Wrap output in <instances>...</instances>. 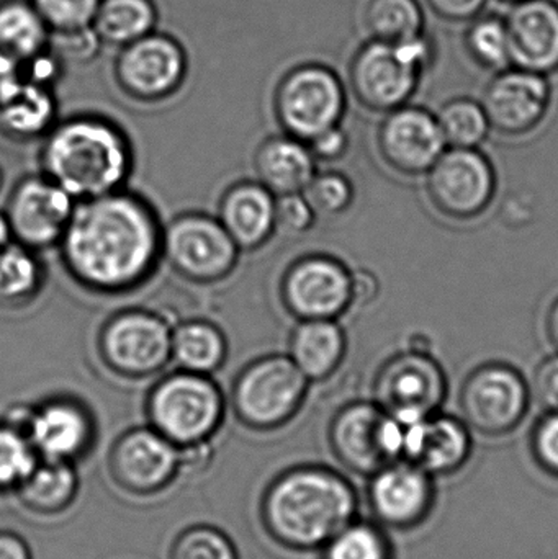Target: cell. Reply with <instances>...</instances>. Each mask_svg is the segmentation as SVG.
Masks as SVG:
<instances>
[{
  "label": "cell",
  "instance_id": "cell-46",
  "mask_svg": "<svg viewBox=\"0 0 558 559\" xmlns=\"http://www.w3.org/2000/svg\"><path fill=\"white\" fill-rule=\"evenodd\" d=\"M22 74H20L19 64L15 58L0 51V105L5 104L23 84Z\"/></svg>",
  "mask_w": 558,
  "mask_h": 559
},
{
  "label": "cell",
  "instance_id": "cell-3",
  "mask_svg": "<svg viewBox=\"0 0 558 559\" xmlns=\"http://www.w3.org/2000/svg\"><path fill=\"white\" fill-rule=\"evenodd\" d=\"M39 169L75 202L97 199L127 189L134 170L133 144L114 121L79 115L46 134Z\"/></svg>",
  "mask_w": 558,
  "mask_h": 559
},
{
  "label": "cell",
  "instance_id": "cell-51",
  "mask_svg": "<svg viewBox=\"0 0 558 559\" xmlns=\"http://www.w3.org/2000/svg\"><path fill=\"white\" fill-rule=\"evenodd\" d=\"M2 186H3V173H2V169H0V190H2Z\"/></svg>",
  "mask_w": 558,
  "mask_h": 559
},
{
  "label": "cell",
  "instance_id": "cell-39",
  "mask_svg": "<svg viewBox=\"0 0 558 559\" xmlns=\"http://www.w3.org/2000/svg\"><path fill=\"white\" fill-rule=\"evenodd\" d=\"M304 195L318 218H336L349 212L356 192L346 174L340 170H323L314 174L304 190Z\"/></svg>",
  "mask_w": 558,
  "mask_h": 559
},
{
  "label": "cell",
  "instance_id": "cell-1",
  "mask_svg": "<svg viewBox=\"0 0 558 559\" xmlns=\"http://www.w3.org/2000/svg\"><path fill=\"white\" fill-rule=\"evenodd\" d=\"M164 225L144 197L123 189L75 203L58 245L62 267L95 295L141 288L163 262Z\"/></svg>",
  "mask_w": 558,
  "mask_h": 559
},
{
  "label": "cell",
  "instance_id": "cell-22",
  "mask_svg": "<svg viewBox=\"0 0 558 559\" xmlns=\"http://www.w3.org/2000/svg\"><path fill=\"white\" fill-rule=\"evenodd\" d=\"M508 38L513 68L537 74L558 71V3L521 0L508 13Z\"/></svg>",
  "mask_w": 558,
  "mask_h": 559
},
{
  "label": "cell",
  "instance_id": "cell-8",
  "mask_svg": "<svg viewBox=\"0 0 558 559\" xmlns=\"http://www.w3.org/2000/svg\"><path fill=\"white\" fill-rule=\"evenodd\" d=\"M405 424L383 411L376 401H353L336 411L328 429V442L337 462L370 476L403 459Z\"/></svg>",
  "mask_w": 558,
  "mask_h": 559
},
{
  "label": "cell",
  "instance_id": "cell-45",
  "mask_svg": "<svg viewBox=\"0 0 558 559\" xmlns=\"http://www.w3.org/2000/svg\"><path fill=\"white\" fill-rule=\"evenodd\" d=\"M431 12L451 23H467L480 15L487 0H426Z\"/></svg>",
  "mask_w": 558,
  "mask_h": 559
},
{
  "label": "cell",
  "instance_id": "cell-36",
  "mask_svg": "<svg viewBox=\"0 0 558 559\" xmlns=\"http://www.w3.org/2000/svg\"><path fill=\"white\" fill-rule=\"evenodd\" d=\"M43 19L36 10L12 3L0 10V51L13 58H28L45 41Z\"/></svg>",
  "mask_w": 558,
  "mask_h": 559
},
{
  "label": "cell",
  "instance_id": "cell-2",
  "mask_svg": "<svg viewBox=\"0 0 558 559\" xmlns=\"http://www.w3.org/2000/svg\"><path fill=\"white\" fill-rule=\"evenodd\" d=\"M353 483L324 465H297L278 473L262 492L259 515L274 544L288 551H320L356 521Z\"/></svg>",
  "mask_w": 558,
  "mask_h": 559
},
{
  "label": "cell",
  "instance_id": "cell-5",
  "mask_svg": "<svg viewBox=\"0 0 558 559\" xmlns=\"http://www.w3.org/2000/svg\"><path fill=\"white\" fill-rule=\"evenodd\" d=\"M435 59V41L426 33L402 43L370 39L351 62V91L367 110L389 114L409 104Z\"/></svg>",
  "mask_w": 558,
  "mask_h": 559
},
{
  "label": "cell",
  "instance_id": "cell-47",
  "mask_svg": "<svg viewBox=\"0 0 558 559\" xmlns=\"http://www.w3.org/2000/svg\"><path fill=\"white\" fill-rule=\"evenodd\" d=\"M379 280L369 271H353V308L370 305L379 295Z\"/></svg>",
  "mask_w": 558,
  "mask_h": 559
},
{
  "label": "cell",
  "instance_id": "cell-7",
  "mask_svg": "<svg viewBox=\"0 0 558 559\" xmlns=\"http://www.w3.org/2000/svg\"><path fill=\"white\" fill-rule=\"evenodd\" d=\"M97 352L110 373L124 380H147L173 360V325L151 309H120L98 329Z\"/></svg>",
  "mask_w": 558,
  "mask_h": 559
},
{
  "label": "cell",
  "instance_id": "cell-44",
  "mask_svg": "<svg viewBox=\"0 0 558 559\" xmlns=\"http://www.w3.org/2000/svg\"><path fill=\"white\" fill-rule=\"evenodd\" d=\"M311 154L317 163L333 164L343 159L349 151V134L343 128L336 127L324 133L318 134L313 140L308 141Z\"/></svg>",
  "mask_w": 558,
  "mask_h": 559
},
{
  "label": "cell",
  "instance_id": "cell-17",
  "mask_svg": "<svg viewBox=\"0 0 558 559\" xmlns=\"http://www.w3.org/2000/svg\"><path fill=\"white\" fill-rule=\"evenodd\" d=\"M75 203L66 190L43 174L23 177L13 187L3 212L13 241L35 252L58 248Z\"/></svg>",
  "mask_w": 558,
  "mask_h": 559
},
{
  "label": "cell",
  "instance_id": "cell-16",
  "mask_svg": "<svg viewBox=\"0 0 558 559\" xmlns=\"http://www.w3.org/2000/svg\"><path fill=\"white\" fill-rule=\"evenodd\" d=\"M278 295L285 311L297 321H337L353 309V271L334 255L305 254L285 269Z\"/></svg>",
  "mask_w": 558,
  "mask_h": 559
},
{
  "label": "cell",
  "instance_id": "cell-49",
  "mask_svg": "<svg viewBox=\"0 0 558 559\" xmlns=\"http://www.w3.org/2000/svg\"><path fill=\"white\" fill-rule=\"evenodd\" d=\"M546 334L550 344L558 352V298L550 305L546 316Z\"/></svg>",
  "mask_w": 558,
  "mask_h": 559
},
{
  "label": "cell",
  "instance_id": "cell-11",
  "mask_svg": "<svg viewBox=\"0 0 558 559\" xmlns=\"http://www.w3.org/2000/svg\"><path fill=\"white\" fill-rule=\"evenodd\" d=\"M449 383L442 365L428 348L412 347L387 358L373 378V401L400 423L439 413Z\"/></svg>",
  "mask_w": 558,
  "mask_h": 559
},
{
  "label": "cell",
  "instance_id": "cell-29",
  "mask_svg": "<svg viewBox=\"0 0 558 559\" xmlns=\"http://www.w3.org/2000/svg\"><path fill=\"white\" fill-rule=\"evenodd\" d=\"M56 124V102L45 85L25 81L0 105V130L13 140L45 138Z\"/></svg>",
  "mask_w": 558,
  "mask_h": 559
},
{
  "label": "cell",
  "instance_id": "cell-41",
  "mask_svg": "<svg viewBox=\"0 0 558 559\" xmlns=\"http://www.w3.org/2000/svg\"><path fill=\"white\" fill-rule=\"evenodd\" d=\"M35 5L43 22L72 32L95 19L100 0H35Z\"/></svg>",
  "mask_w": 558,
  "mask_h": 559
},
{
  "label": "cell",
  "instance_id": "cell-32",
  "mask_svg": "<svg viewBox=\"0 0 558 559\" xmlns=\"http://www.w3.org/2000/svg\"><path fill=\"white\" fill-rule=\"evenodd\" d=\"M320 554L321 559H395L387 528L359 518L337 532Z\"/></svg>",
  "mask_w": 558,
  "mask_h": 559
},
{
  "label": "cell",
  "instance_id": "cell-35",
  "mask_svg": "<svg viewBox=\"0 0 558 559\" xmlns=\"http://www.w3.org/2000/svg\"><path fill=\"white\" fill-rule=\"evenodd\" d=\"M465 32V49L478 68L500 72L511 68L507 22L497 15H478Z\"/></svg>",
  "mask_w": 558,
  "mask_h": 559
},
{
  "label": "cell",
  "instance_id": "cell-52",
  "mask_svg": "<svg viewBox=\"0 0 558 559\" xmlns=\"http://www.w3.org/2000/svg\"><path fill=\"white\" fill-rule=\"evenodd\" d=\"M503 2L517 3V2H521V0H503Z\"/></svg>",
  "mask_w": 558,
  "mask_h": 559
},
{
  "label": "cell",
  "instance_id": "cell-43",
  "mask_svg": "<svg viewBox=\"0 0 558 559\" xmlns=\"http://www.w3.org/2000/svg\"><path fill=\"white\" fill-rule=\"evenodd\" d=\"M531 393L546 411H558V352L544 358L534 371Z\"/></svg>",
  "mask_w": 558,
  "mask_h": 559
},
{
  "label": "cell",
  "instance_id": "cell-27",
  "mask_svg": "<svg viewBox=\"0 0 558 559\" xmlns=\"http://www.w3.org/2000/svg\"><path fill=\"white\" fill-rule=\"evenodd\" d=\"M16 491L28 511L52 518L72 508L81 491V478L75 463L39 460Z\"/></svg>",
  "mask_w": 558,
  "mask_h": 559
},
{
  "label": "cell",
  "instance_id": "cell-19",
  "mask_svg": "<svg viewBox=\"0 0 558 559\" xmlns=\"http://www.w3.org/2000/svg\"><path fill=\"white\" fill-rule=\"evenodd\" d=\"M550 100L547 75L511 66L488 82L480 104L491 130L503 136H524L543 123Z\"/></svg>",
  "mask_w": 558,
  "mask_h": 559
},
{
  "label": "cell",
  "instance_id": "cell-20",
  "mask_svg": "<svg viewBox=\"0 0 558 559\" xmlns=\"http://www.w3.org/2000/svg\"><path fill=\"white\" fill-rule=\"evenodd\" d=\"M377 144L387 166L408 177L426 176L448 150L436 115L409 104L385 114Z\"/></svg>",
  "mask_w": 558,
  "mask_h": 559
},
{
  "label": "cell",
  "instance_id": "cell-6",
  "mask_svg": "<svg viewBox=\"0 0 558 559\" xmlns=\"http://www.w3.org/2000/svg\"><path fill=\"white\" fill-rule=\"evenodd\" d=\"M310 384L287 354L262 355L236 374L229 407L246 429L274 432L298 416Z\"/></svg>",
  "mask_w": 558,
  "mask_h": 559
},
{
  "label": "cell",
  "instance_id": "cell-28",
  "mask_svg": "<svg viewBox=\"0 0 558 559\" xmlns=\"http://www.w3.org/2000/svg\"><path fill=\"white\" fill-rule=\"evenodd\" d=\"M228 354V338L215 322L187 319L173 325V361L180 370L212 377L222 370Z\"/></svg>",
  "mask_w": 558,
  "mask_h": 559
},
{
  "label": "cell",
  "instance_id": "cell-9",
  "mask_svg": "<svg viewBox=\"0 0 558 559\" xmlns=\"http://www.w3.org/2000/svg\"><path fill=\"white\" fill-rule=\"evenodd\" d=\"M239 255L225 226L209 213H180L164 225L163 261L187 282H223L238 267Z\"/></svg>",
  "mask_w": 558,
  "mask_h": 559
},
{
  "label": "cell",
  "instance_id": "cell-21",
  "mask_svg": "<svg viewBox=\"0 0 558 559\" xmlns=\"http://www.w3.org/2000/svg\"><path fill=\"white\" fill-rule=\"evenodd\" d=\"M474 450L472 429L464 419L436 413L405 424L403 459L438 478L467 465Z\"/></svg>",
  "mask_w": 558,
  "mask_h": 559
},
{
  "label": "cell",
  "instance_id": "cell-10",
  "mask_svg": "<svg viewBox=\"0 0 558 559\" xmlns=\"http://www.w3.org/2000/svg\"><path fill=\"white\" fill-rule=\"evenodd\" d=\"M531 384L504 361L478 365L459 391L462 419L475 432L503 437L517 430L530 413Z\"/></svg>",
  "mask_w": 558,
  "mask_h": 559
},
{
  "label": "cell",
  "instance_id": "cell-14",
  "mask_svg": "<svg viewBox=\"0 0 558 559\" xmlns=\"http://www.w3.org/2000/svg\"><path fill=\"white\" fill-rule=\"evenodd\" d=\"M7 423L25 433L39 460L78 463L97 439L94 414L74 396H52L36 406H20Z\"/></svg>",
  "mask_w": 558,
  "mask_h": 559
},
{
  "label": "cell",
  "instance_id": "cell-23",
  "mask_svg": "<svg viewBox=\"0 0 558 559\" xmlns=\"http://www.w3.org/2000/svg\"><path fill=\"white\" fill-rule=\"evenodd\" d=\"M183 68L176 43L163 36H143L128 45L117 72L124 92L140 100H159L177 91Z\"/></svg>",
  "mask_w": 558,
  "mask_h": 559
},
{
  "label": "cell",
  "instance_id": "cell-30",
  "mask_svg": "<svg viewBox=\"0 0 558 559\" xmlns=\"http://www.w3.org/2000/svg\"><path fill=\"white\" fill-rule=\"evenodd\" d=\"M38 252L13 242L0 254V306L19 309L32 305L45 286Z\"/></svg>",
  "mask_w": 558,
  "mask_h": 559
},
{
  "label": "cell",
  "instance_id": "cell-33",
  "mask_svg": "<svg viewBox=\"0 0 558 559\" xmlns=\"http://www.w3.org/2000/svg\"><path fill=\"white\" fill-rule=\"evenodd\" d=\"M95 20L105 39L130 45L147 35L154 23V10L147 0H104Z\"/></svg>",
  "mask_w": 558,
  "mask_h": 559
},
{
  "label": "cell",
  "instance_id": "cell-24",
  "mask_svg": "<svg viewBox=\"0 0 558 559\" xmlns=\"http://www.w3.org/2000/svg\"><path fill=\"white\" fill-rule=\"evenodd\" d=\"M216 218L239 251H258L275 235V195L258 180H239L219 197Z\"/></svg>",
  "mask_w": 558,
  "mask_h": 559
},
{
  "label": "cell",
  "instance_id": "cell-50",
  "mask_svg": "<svg viewBox=\"0 0 558 559\" xmlns=\"http://www.w3.org/2000/svg\"><path fill=\"white\" fill-rule=\"evenodd\" d=\"M12 229H10L9 219L5 213H0V254L5 251L9 246L13 245Z\"/></svg>",
  "mask_w": 558,
  "mask_h": 559
},
{
  "label": "cell",
  "instance_id": "cell-18",
  "mask_svg": "<svg viewBox=\"0 0 558 559\" xmlns=\"http://www.w3.org/2000/svg\"><path fill=\"white\" fill-rule=\"evenodd\" d=\"M367 504L383 528L413 531L435 509V478L406 460H396L369 476Z\"/></svg>",
  "mask_w": 558,
  "mask_h": 559
},
{
  "label": "cell",
  "instance_id": "cell-34",
  "mask_svg": "<svg viewBox=\"0 0 558 559\" xmlns=\"http://www.w3.org/2000/svg\"><path fill=\"white\" fill-rule=\"evenodd\" d=\"M436 118L448 147H478L491 131L480 102L467 97L446 102Z\"/></svg>",
  "mask_w": 558,
  "mask_h": 559
},
{
  "label": "cell",
  "instance_id": "cell-12",
  "mask_svg": "<svg viewBox=\"0 0 558 559\" xmlns=\"http://www.w3.org/2000/svg\"><path fill=\"white\" fill-rule=\"evenodd\" d=\"M274 110L284 133L308 143L340 127L346 114V91L331 69L301 66L278 85Z\"/></svg>",
  "mask_w": 558,
  "mask_h": 559
},
{
  "label": "cell",
  "instance_id": "cell-31",
  "mask_svg": "<svg viewBox=\"0 0 558 559\" xmlns=\"http://www.w3.org/2000/svg\"><path fill=\"white\" fill-rule=\"evenodd\" d=\"M364 23L377 41L402 43L425 33V13L418 0H369Z\"/></svg>",
  "mask_w": 558,
  "mask_h": 559
},
{
  "label": "cell",
  "instance_id": "cell-25",
  "mask_svg": "<svg viewBox=\"0 0 558 559\" xmlns=\"http://www.w3.org/2000/svg\"><path fill=\"white\" fill-rule=\"evenodd\" d=\"M256 180L275 197L304 193L318 173V163L305 141L282 133L265 138L252 157Z\"/></svg>",
  "mask_w": 558,
  "mask_h": 559
},
{
  "label": "cell",
  "instance_id": "cell-48",
  "mask_svg": "<svg viewBox=\"0 0 558 559\" xmlns=\"http://www.w3.org/2000/svg\"><path fill=\"white\" fill-rule=\"evenodd\" d=\"M0 559H33V554L19 535L0 534Z\"/></svg>",
  "mask_w": 558,
  "mask_h": 559
},
{
  "label": "cell",
  "instance_id": "cell-13",
  "mask_svg": "<svg viewBox=\"0 0 558 559\" xmlns=\"http://www.w3.org/2000/svg\"><path fill=\"white\" fill-rule=\"evenodd\" d=\"M108 476L120 491L153 498L167 491L187 468L186 453L153 427L124 430L108 450Z\"/></svg>",
  "mask_w": 558,
  "mask_h": 559
},
{
  "label": "cell",
  "instance_id": "cell-15",
  "mask_svg": "<svg viewBox=\"0 0 558 559\" xmlns=\"http://www.w3.org/2000/svg\"><path fill=\"white\" fill-rule=\"evenodd\" d=\"M429 202L446 218L471 222L497 195V173L478 147H448L426 174Z\"/></svg>",
  "mask_w": 558,
  "mask_h": 559
},
{
  "label": "cell",
  "instance_id": "cell-38",
  "mask_svg": "<svg viewBox=\"0 0 558 559\" xmlns=\"http://www.w3.org/2000/svg\"><path fill=\"white\" fill-rule=\"evenodd\" d=\"M38 462L25 433L12 424H0V489H19Z\"/></svg>",
  "mask_w": 558,
  "mask_h": 559
},
{
  "label": "cell",
  "instance_id": "cell-40",
  "mask_svg": "<svg viewBox=\"0 0 558 559\" xmlns=\"http://www.w3.org/2000/svg\"><path fill=\"white\" fill-rule=\"evenodd\" d=\"M317 213L311 209L304 193H288L275 197V235L297 239L313 229Z\"/></svg>",
  "mask_w": 558,
  "mask_h": 559
},
{
  "label": "cell",
  "instance_id": "cell-42",
  "mask_svg": "<svg viewBox=\"0 0 558 559\" xmlns=\"http://www.w3.org/2000/svg\"><path fill=\"white\" fill-rule=\"evenodd\" d=\"M534 463L558 479V411H546L534 424L530 437Z\"/></svg>",
  "mask_w": 558,
  "mask_h": 559
},
{
  "label": "cell",
  "instance_id": "cell-37",
  "mask_svg": "<svg viewBox=\"0 0 558 559\" xmlns=\"http://www.w3.org/2000/svg\"><path fill=\"white\" fill-rule=\"evenodd\" d=\"M169 559H241L238 547L222 528L209 524L189 525L170 545Z\"/></svg>",
  "mask_w": 558,
  "mask_h": 559
},
{
  "label": "cell",
  "instance_id": "cell-4",
  "mask_svg": "<svg viewBox=\"0 0 558 559\" xmlns=\"http://www.w3.org/2000/svg\"><path fill=\"white\" fill-rule=\"evenodd\" d=\"M228 401L210 374L180 370L161 377L147 391V426L180 450L210 445L225 423Z\"/></svg>",
  "mask_w": 558,
  "mask_h": 559
},
{
  "label": "cell",
  "instance_id": "cell-26",
  "mask_svg": "<svg viewBox=\"0 0 558 559\" xmlns=\"http://www.w3.org/2000/svg\"><path fill=\"white\" fill-rule=\"evenodd\" d=\"M347 354V335L334 319L298 321L288 337V357L310 383L330 380Z\"/></svg>",
  "mask_w": 558,
  "mask_h": 559
}]
</instances>
